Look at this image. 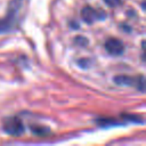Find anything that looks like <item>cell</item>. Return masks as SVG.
Segmentation results:
<instances>
[{"label":"cell","instance_id":"cell-3","mask_svg":"<svg viewBox=\"0 0 146 146\" xmlns=\"http://www.w3.org/2000/svg\"><path fill=\"white\" fill-rule=\"evenodd\" d=\"M113 80L119 86L135 87L140 92H144V90H145V78H144V75H138L137 78H132V76H128V75L122 74V75L114 76Z\"/></svg>","mask_w":146,"mask_h":146},{"label":"cell","instance_id":"cell-6","mask_svg":"<svg viewBox=\"0 0 146 146\" xmlns=\"http://www.w3.org/2000/svg\"><path fill=\"white\" fill-rule=\"evenodd\" d=\"M31 130L34 135H38V136H44L47 132H49V129L47 127H40V125H32Z\"/></svg>","mask_w":146,"mask_h":146},{"label":"cell","instance_id":"cell-2","mask_svg":"<svg viewBox=\"0 0 146 146\" xmlns=\"http://www.w3.org/2000/svg\"><path fill=\"white\" fill-rule=\"evenodd\" d=\"M2 130L9 136L18 137V136L24 133L25 128H24V124L19 117L10 116V117H6L2 121Z\"/></svg>","mask_w":146,"mask_h":146},{"label":"cell","instance_id":"cell-5","mask_svg":"<svg viewBox=\"0 0 146 146\" xmlns=\"http://www.w3.org/2000/svg\"><path fill=\"white\" fill-rule=\"evenodd\" d=\"M104 47H105V50L112 56H120L124 51V46L122 41L116 38H108L105 41Z\"/></svg>","mask_w":146,"mask_h":146},{"label":"cell","instance_id":"cell-7","mask_svg":"<svg viewBox=\"0 0 146 146\" xmlns=\"http://www.w3.org/2000/svg\"><path fill=\"white\" fill-rule=\"evenodd\" d=\"M105 3L111 7V8H114V7H117L120 3H121V0H104Z\"/></svg>","mask_w":146,"mask_h":146},{"label":"cell","instance_id":"cell-1","mask_svg":"<svg viewBox=\"0 0 146 146\" xmlns=\"http://www.w3.org/2000/svg\"><path fill=\"white\" fill-rule=\"evenodd\" d=\"M24 5V0H10L7 7L6 15L0 19V34L11 32L16 29L19 21V15Z\"/></svg>","mask_w":146,"mask_h":146},{"label":"cell","instance_id":"cell-4","mask_svg":"<svg viewBox=\"0 0 146 146\" xmlns=\"http://www.w3.org/2000/svg\"><path fill=\"white\" fill-rule=\"evenodd\" d=\"M81 16H82V19L87 23V24H91L96 21H100V19H104L106 17V14L102 10H97L92 7H84L81 11Z\"/></svg>","mask_w":146,"mask_h":146}]
</instances>
